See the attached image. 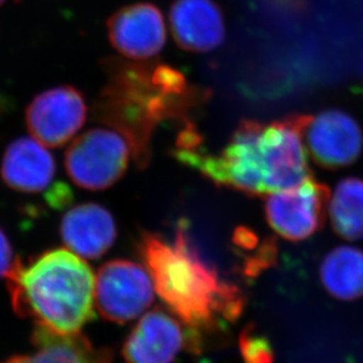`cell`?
Wrapping results in <instances>:
<instances>
[{"instance_id": "cell-1", "label": "cell", "mask_w": 363, "mask_h": 363, "mask_svg": "<svg viewBox=\"0 0 363 363\" xmlns=\"http://www.w3.org/2000/svg\"><path fill=\"white\" fill-rule=\"evenodd\" d=\"M139 254L159 298L189 329L193 353L201 352L203 336L240 318L245 307L242 291L223 281L202 259L185 221L179 223L171 241L160 234H141Z\"/></svg>"}, {"instance_id": "cell-2", "label": "cell", "mask_w": 363, "mask_h": 363, "mask_svg": "<svg viewBox=\"0 0 363 363\" xmlns=\"http://www.w3.org/2000/svg\"><path fill=\"white\" fill-rule=\"evenodd\" d=\"M105 66L108 82L96 100V117L128 141L138 167H147L152 135L159 123H187L205 92L189 85L185 74L168 64L110 59Z\"/></svg>"}, {"instance_id": "cell-3", "label": "cell", "mask_w": 363, "mask_h": 363, "mask_svg": "<svg viewBox=\"0 0 363 363\" xmlns=\"http://www.w3.org/2000/svg\"><path fill=\"white\" fill-rule=\"evenodd\" d=\"M6 279L14 311L37 325L71 335L93 319L96 280L77 254L59 248L28 264L16 259Z\"/></svg>"}, {"instance_id": "cell-4", "label": "cell", "mask_w": 363, "mask_h": 363, "mask_svg": "<svg viewBox=\"0 0 363 363\" xmlns=\"http://www.w3.org/2000/svg\"><path fill=\"white\" fill-rule=\"evenodd\" d=\"M266 125L243 121L218 155L206 151L201 141L175 147L173 155L194 168L216 186L250 196L273 193V160Z\"/></svg>"}, {"instance_id": "cell-5", "label": "cell", "mask_w": 363, "mask_h": 363, "mask_svg": "<svg viewBox=\"0 0 363 363\" xmlns=\"http://www.w3.org/2000/svg\"><path fill=\"white\" fill-rule=\"evenodd\" d=\"M130 155V144L121 133L93 128L69 145L65 153L66 172L82 189L101 191L123 178Z\"/></svg>"}, {"instance_id": "cell-6", "label": "cell", "mask_w": 363, "mask_h": 363, "mask_svg": "<svg viewBox=\"0 0 363 363\" xmlns=\"http://www.w3.org/2000/svg\"><path fill=\"white\" fill-rule=\"evenodd\" d=\"M94 298L104 319L125 323L138 318L151 306L155 286L150 273L140 264L113 260L100 267Z\"/></svg>"}, {"instance_id": "cell-7", "label": "cell", "mask_w": 363, "mask_h": 363, "mask_svg": "<svg viewBox=\"0 0 363 363\" xmlns=\"http://www.w3.org/2000/svg\"><path fill=\"white\" fill-rule=\"evenodd\" d=\"M329 200L328 187L311 177L295 187L268 194L266 219L286 240H306L325 225Z\"/></svg>"}, {"instance_id": "cell-8", "label": "cell", "mask_w": 363, "mask_h": 363, "mask_svg": "<svg viewBox=\"0 0 363 363\" xmlns=\"http://www.w3.org/2000/svg\"><path fill=\"white\" fill-rule=\"evenodd\" d=\"M87 105L79 89L69 85L41 92L26 108L30 133L48 147H62L84 126Z\"/></svg>"}, {"instance_id": "cell-9", "label": "cell", "mask_w": 363, "mask_h": 363, "mask_svg": "<svg viewBox=\"0 0 363 363\" xmlns=\"http://www.w3.org/2000/svg\"><path fill=\"white\" fill-rule=\"evenodd\" d=\"M302 133L309 155L320 167L337 169L354 164L363 151L360 125L345 111L333 108L306 117Z\"/></svg>"}, {"instance_id": "cell-10", "label": "cell", "mask_w": 363, "mask_h": 363, "mask_svg": "<svg viewBox=\"0 0 363 363\" xmlns=\"http://www.w3.org/2000/svg\"><path fill=\"white\" fill-rule=\"evenodd\" d=\"M184 348L192 352L189 329L158 307L134 327L123 343V355L127 363H172Z\"/></svg>"}, {"instance_id": "cell-11", "label": "cell", "mask_w": 363, "mask_h": 363, "mask_svg": "<svg viewBox=\"0 0 363 363\" xmlns=\"http://www.w3.org/2000/svg\"><path fill=\"white\" fill-rule=\"evenodd\" d=\"M107 35L121 55L133 60H148L166 44V26L158 7L135 3L116 11L107 21Z\"/></svg>"}, {"instance_id": "cell-12", "label": "cell", "mask_w": 363, "mask_h": 363, "mask_svg": "<svg viewBox=\"0 0 363 363\" xmlns=\"http://www.w3.org/2000/svg\"><path fill=\"white\" fill-rule=\"evenodd\" d=\"M169 26L179 48L194 53L213 51L226 38L223 11L216 0H175Z\"/></svg>"}, {"instance_id": "cell-13", "label": "cell", "mask_w": 363, "mask_h": 363, "mask_svg": "<svg viewBox=\"0 0 363 363\" xmlns=\"http://www.w3.org/2000/svg\"><path fill=\"white\" fill-rule=\"evenodd\" d=\"M55 169V159L41 143L31 138H19L7 146L0 175L10 189L37 194L51 186Z\"/></svg>"}, {"instance_id": "cell-14", "label": "cell", "mask_w": 363, "mask_h": 363, "mask_svg": "<svg viewBox=\"0 0 363 363\" xmlns=\"http://www.w3.org/2000/svg\"><path fill=\"white\" fill-rule=\"evenodd\" d=\"M60 234L67 247L80 257L98 259L116 241L117 226L106 208L91 202L66 213L60 223Z\"/></svg>"}, {"instance_id": "cell-15", "label": "cell", "mask_w": 363, "mask_h": 363, "mask_svg": "<svg viewBox=\"0 0 363 363\" xmlns=\"http://www.w3.org/2000/svg\"><path fill=\"white\" fill-rule=\"evenodd\" d=\"M35 352L17 355L1 363H112L113 357L107 348H98L85 336L64 335L35 325L32 334Z\"/></svg>"}, {"instance_id": "cell-16", "label": "cell", "mask_w": 363, "mask_h": 363, "mask_svg": "<svg viewBox=\"0 0 363 363\" xmlns=\"http://www.w3.org/2000/svg\"><path fill=\"white\" fill-rule=\"evenodd\" d=\"M320 279L333 298L352 301L363 296V250L341 246L325 255Z\"/></svg>"}, {"instance_id": "cell-17", "label": "cell", "mask_w": 363, "mask_h": 363, "mask_svg": "<svg viewBox=\"0 0 363 363\" xmlns=\"http://www.w3.org/2000/svg\"><path fill=\"white\" fill-rule=\"evenodd\" d=\"M329 218L333 230L345 240L363 238V180L343 179L329 200Z\"/></svg>"}, {"instance_id": "cell-18", "label": "cell", "mask_w": 363, "mask_h": 363, "mask_svg": "<svg viewBox=\"0 0 363 363\" xmlns=\"http://www.w3.org/2000/svg\"><path fill=\"white\" fill-rule=\"evenodd\" d=\"M239 348L245 363H274V352L269 340L257 332L253 325H247L241 332Z\"/></svg>"}, {"instance_id": "cell-19", "label": "cell", "mask_w": 363, "mask_h": 363, "mask_svg": "<svg viewBox=\"0 0 363 363\" xmlns=\"http://www.w3.org/2000/svg\"><path fill=\"white\" fill-rule=\"evenodd\" d=\"M13 252L6 234L0 230V278H6L13 266Z\"/></svg>"}, {"instance_id": "cell-20", "label": "cell", "mask_w": 363, "mask_h": 363, "mask_svg": "<svg viewBox=\"0 0 363 363\" xmlns=\"http://www.w3.org/2000/svg\"><path fill=\"white\" fill-rule=\"evenodd\" d=\"M4 3H5V0H0V6H1Z\"/></svg>"}]
</instances>
